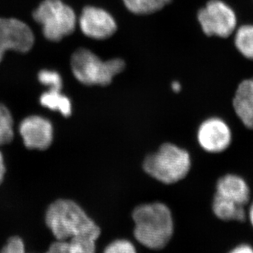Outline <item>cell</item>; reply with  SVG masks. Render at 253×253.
Listing matches in <instances>:
<instances>
[{
  "label": "cell",
  "mask_w": 253,
  "mask_h": 253,
  "mask_svg": "<svg viewBox=\"0 0 253 253\" xmlns=\"http://www.w3.org/2000/svg\"><path fill=\"white\" fill-rule=\"evenodd\" d=\"M136 240L153 250L167 246L173 234V219L169 208L161 202L143 204L132 212Z\"/></svg>",
  "instance_id": "cell-1"
},
{
  "label": "cell",
  "mask_w": 253,
  "mask_h": 253,
  "mask_svg": "<svg viewBox=\"0 0 253 253\" xmlns=\"http://www.w3.org/2000/svg\"><path fill=\"white\" fill-rule=\"evenodd\" d=\"M46 225L57 240H67L76 237H88L96 240L100 229L76 202L60 199L47 209Z\"/></svg>",
  "instance_id": "cell-2"
},
{
  "label": "cell",
  "mask_w": 253,
  "mask_h": 253,
  "mask_svg": "<svg viewBox=\"0 0 253 253\" xmlns=\"http://www.w3.org/2000/svg\"><path fill=\"white\" fill-rule=\"evenodd\" d=\"M192 168V159L185 149L174 144L166 143L156 153L147 156L143 163L146 173L165 184L183 180Z\"/></svg>",
  "instance_id": "cell-3"
},
{
  "label": "cell",
  "mask_w": 253,
  "mask_h": 253,
  "mask_svg": "<svg viewBox=\"0 0 253 253\" xmlns=\"http://www.w3.org/2000/svg\"><path fill=\"white\" fill-rule=\"evenodd\" d=\"M123 59L103 61L96 54L85 48L77 49L71 58V68L76 79L85 85H110L115 76L125 70Z\"/></svg>",
  "instance_id": "cell-4"
},
{
  "label": "cell",
  "mask_w": 253,
  "mask_h": 253,
  "mask_svg": "<svg viewBox=\"0 0 253 253\" xmlns=\"http://www.w3.org/2000/svg\"><path fill=\"white\" fill-rule=\"evenodd\" d=\"M33 17L42 25L44 37L53 42H61L77 26L75 12L61 0H44L35 10Z\"/></svg>",
  "instance_id": "cell-5"
},
{
  "label": "cell",
  "mask_w": 253,
  "mask_h": 253,
  "mask_svg": "<svg viewBox=\"0 0 253 253\" xmlns=\"http://www.w3.org/2000/svg\"><path fill=\"white\" fill-rule=\"evenodd\" d=\"M197 18L202 32L208 37L227 38L237 28V17L234 10L220 0H211L200 10Z\"/></svg>",
  "instance_id": "cell-6"
},
{
  "label": "cell",
  "mask_w": 253,
  "mask_h": 253,
  "mask_svg": "<svg viewBox=\"0 0 253 253\" xmlns=\"http://www.w3.org/2000/svg\"><path fill=\"white\" fill-rule=\"evenodd\" d=\"M35 43L32 29L16 18L0 17V63L8 50L27 53Z\"/></svg>",
  "instance_id": "cell-7"
},
{
  "label": "cell",
  "mask_w": 253,
  "mask_h": 253,
  "mask_svg": "<svg viewBox=\"0 0 253 253\" xmlns=\"http://www.w3.org/2000/svg\"><path fill=\"white\" fill-rule=\"evenodd\" d=\"M199 146L208 153L224 152L232 143L231 128L224 120L212 117L204 120L197 130Z\"/></svg>",
  "instance_id": "cell-8"
},
{
  "label": "cell",
  "mask_w": 253,
  "mask_h": 253,
  "mask_svg": "<svg viewBox=\"0 0 253 253\" xmlns=\"http://www.w3.org/2000/svg\"><path fill=\"white\" fill-rule=\"evenodd\" d=\"M19 132L25 146L31 150L44 151L51 146L54 140L51 122L39 115H32L22 120Z\"/></svg>",
  "instance_id": "cell-9"
},
{
  "label": "cell",
  "mask_w": 253,
  "mask_h": 253,
  "mask_svg": "<svg viewBox=\"0 0 253 253\" xmlns=\"http://www.w3.org/2000/svg\"><path fill=\"white\" fill-rule=\"evenodd\" d=\"M79 24L85 37L99 41L110 38L117 31L114 17L100 7H85L81 14Z\"/></svg>",
  "instance_id": "cell-10"
},
{
  "label": "cell",
  "mask_w": 253,
  "mask_h": 253,
  "mask_svg": "<svg viewBox=\"0 0 253 253\" xmlns=\"http://www.w3.org/2000/svg\"><path fill=\"white\" fill-rule=\"evenodd\" d=\"M215 193L244 207L251 199V189L249 184L241 176L234 173H227L218 179Z\"/></svg>",
  "instance_id": "cell-11"
},
{
  "label": "cell",
  "mask_w": 253,
  "mask_h": 253,
  "mask_svg": "<svg viewBox=\"0 0 253 253\" xmlns=\"http://www.w3.org/2000/svg\"><path fill=\"white\" fill-rule=\"evenodd\" d=\"M233 107L242 124L253 129V78L239 83L233 99Z\"/></svg>",
  "instance_id": "cell-12"
},
{
  "label": "cell",
  "mask_w": 253,
  "mask_h": 253,
  "mask_svg": "<svg viewBox=\"0 0 253 253\" xmlns=\"http://www.w3.org/2000/svg\"><path fill=\"white\" fill-rule=\"evenodd\" d=\"M211 211L214 216L224 222H245L248 211L244 206L214 193L211 202Z\"/></svg>",
  "instance_id": "cell-13"
},
{
  "label": "cell",
  "mask_w": 253,
  "mask_h": 253,
  "mask_svg": "<svg viewBox=\"0 0 253 253\" xmlns=\"http://www.w3.org/2000/svg\"><path fill=\"white\" fill-rule=\"evenodd\" d=\"M95 239L88 237L57 240L45 253H95Z\"/></svg>",
  "instance_id": "cell-14"
},
{
  "label": "cell",
  "mask_w": 253,
  "mask_h": 253,
  "mask_svg": "<svg viewBox=\"0 0 253 253\" xmlns=\"http://www.w3.org/2000/svg\"><path fill=\"white\" fill-rule=\"evenodd\" d=\"M40 103L50 110L58 111L64 117H69L72 115V103L66 95L62 94L61 90H48L42 94Z\"/></svg>",
  "instance_id": "cell-15"
},
{
  "label": "cell",
  "mask_w": 253,
  "mask_h": 253,
  "mask_svg": "<svg viewBox=\"0 0 253 253\" xmlns=\"http://www.w3.org/2000/svg\"><path fill=\"white\" fill-rule=\"evenodd\" d=\"M234 45L240 54L253 60V25H244L235 30Z\"/></svg>",
  "instance_id": "cell-16"
},
{
  "label": "cell",
  "mask_w": 253,
  "mask_h": 253,
  "mask_svg": "<svg viewBox=\"0 0 253 253\" xmlns=\"http://www.w3.org/2000/svg\"><path fill=\"white\" fill-rule=\"evenodd\" d=\"M171 0H124L125 6L135 14L147 15L158 12Z\"/></svg>",
  "instance_id": "cell-17"
},
{
  "label": "cell",
  "mask_w": 253,
  "mask_h": 253,
  "mask_svg": "<svg viewBox=\"0 0 253 253\" xmlns=\"http://www.w3.org/2000/svg\"><path fill=\"white\" fill-rule=\"evenodd\" d=\"M14 136L13 119L9 110L0 103V146L7 145Z\"/></svg>",
  "instance_id": "cell-18"
},
{
  "label": "cell",
  "mask_w": 253,
  "mask_h": 253,
  "mask_svg": "<svg viewBox=\"0 0 253 253\" xmlns=\"http://www.w3.org/2000/svg\"><path fill=\"white\" fill-rule=\"evenodd\" d=\"M38 80L42 85L49 87V90H61L63 80L61 75L55 71L44 69L38 73Z\"/></svg>",
  "instance_id": "cell-19"
},
{
  "label": "cell",
  "mask_w": 253,
  "mask_h": 253,
  "mask_svg": "<svg viewBox=\"0 0 253 253\" xmlns=\"http://www.w3.org/2000/svg\"><path fill=\"white\" fill-rule=\"evenodd\" d=\"M104 253H136V251L131 242L125 239H119L111 243L105 249Z\"/></svg>",
  "instance_id": "cell-20"
},
{
  "label": "cell",
  "mask_w": 253,
  "mask_h": 253,
  "mask_svg": "<svg viewBox=\"0 0 253 253\" xmlns=\"http://www.w3.org/2000/svg\"><path fill=\"white\" fill-rule=\"evenodd\" d=\"M0 253H26L24 243L19 237H12L2 248Z\"/></svg>",
  "instance_id": "cell-21"
},
{
  "label": "cell",
  "mask_w": 253,
  "mask_h": 253,
  "mask_svg": "<svg viewBox=\"0 0 253 253\" xmlns=\"http://www.w3.org/2000/svg\"><path fill=\"white\" fill-rule=\"evenodd\" d=\"M228 253H253V247L247 244H239Z\"/></svg>",
  "instance_id": "cell-22"
},
{
  "label": "cell",
  "mask_w": 253,
  "mask_h": 253,
  "mask_svg": "<svg viewBox=\"0 0 253 253\" xmlns=\"http://www.w3.org/2000/svg\"><path fill=\"white\" fill-rule=\"evenodd\" d=\"M5 172H6V169H5L3 156H2V152L0 151V184L2 183V180H3Z\"/></svg>",
  "instance_id": "cell-23"
},
{
  "label": "cell",
  "mask_w": 253,
  "mask_h": 253,
  "mask_svg": "<svg viewBox=\"0 0 253 253\" xmlns=\"http://www.w3.org/2000/svg\"><path fill=\"white\" fill-rule=\"evenodd\" d=\"M171 87H172V90L176 93L180 92L181 90H182V85H181V83H179V82H177V81L172 83Z\"/></svg>",
  "instance_id": "cell-24"
},
{
  "label": "cell",
  "mask_w": 253,
  "mask_h": 253,
  "mask_svg": "<svg viewBox=\"0 0 253 253\" xmlns=\"http://www.w3.org/2000/svg\"><path fill=\"white\" fill-rule=\"evenodd\" d=\"M248 218H249V221L251 223V225L253 228V201L250 205V207H249V211H248Z\"/></svg>",
  "instance_id": "cell-25"
}]
</instances>
